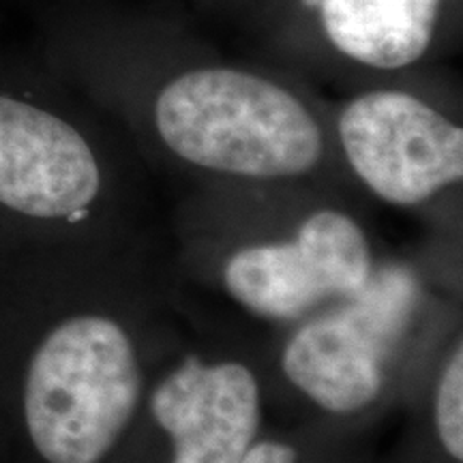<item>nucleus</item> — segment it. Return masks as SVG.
<instances>
[{
  "label": "nucleus",
  "instance_id": "obj_1",
  "mask_svg": "<svg viewBox=\"0 0 463 463\" xmlns=\"http://www.w3.org/2000/svg\"><path fill=\"white\" fill-rule=\"evenodd\" d=\"M37 56L108 116L144 165L187 189L316 184L364 200L314 84L269 61L225 56L178 17L61 0L43 17Z\"/></svg>",
  "mask_w": 463,
  "mask_h": 463
},
{
  "label": "nucleus",
  "instance_id": "obj_2",
  "mask_svg": "<svg viewBox=\"0 0 463 463\" xmlns=\"http://www.w3.org/2000/svg\"><path fill=\"white\" fill-rule=\"evenodd\" d=\"M187 326L164 236L0 253V453L116 463Z\"/></svg>",
  "mask_w": 463,
  "mask_h": 463
},
{
  "label": "nucleus",
  "instance_id": "obj_3",
  "mask_svg": "<svg viewBox=\"0 0 463 463\" xmlns=\"http://www.w3.org/2000/svg\"><path fill=\"white\" fill-rule=\"evenodd\" d=\"M364 208L316 184L187 189L165 239L183 309L266 341L350 298L386 256Z\"/></svg>",
  "mask_w": 463,
  "mask_h": 463
},
{
  "label": "nucleus",
  "instance_id": "obj_4",
  "mask_svg": "<svg viewBox=\"0 0 463 463\" xmlns=\"http://www.w3.org/2000/svg\"><path fill=\"white\" fill-rule=\"evenodd\" d=\"M461 326V236L386 253L350 298L264 341L270 412L372 433L403 410Z\"/></svg>",
  "mask_w": 463,
  "mask_h": 463
},
{
  "label": "nucleus",
  "instance_id": "obj_5",
  "mask_svg": "<svg viewBox=\"0 0 463 463\" xmlns=\"http://www.w3.org/2000/svg\"><path fill=\"white\" fill-rule=\"evenodd\" d=\"M146 170L108 116L42 58L0 52V253L161 236Z\"/></svg>",
  "mask_w": 463,
  "mask_h": 463
},
{
  "label": "nucleus",
  "instance_id": "obj_6",
  "mask_svg": "<svg viewBox=\"0 0 463 463\" xmlns=\"http://www.w3.org/2000/svg\"><path fill=\"white\" fill-rule=\"evenodd\" d=\"M328 106L337 157L364 200L461 236V89L447 67L356 86Z\"/></svg>",
  "mask_w": 463,
  "mask_h": 463
},
{
  "label": "nucleus",
  "instance_id": "obj_7",
  "mask_svg": "<svg viewBox=\"0 0 463 463\" xmlns=\"http://www.w3.org/2000/svg\"><path fill=\"white\" fill-rule=\"evenodd\" d=\"M269 414L264 341L189 317L116 463H241Z\"/></svg>",
  "mask_w": 463,
  "mask_h": 463
},
{
  "label": "nucleus",
  "instance_id": "obj_8",
  "mask_svg": "<svg viewBox=\"0 0 463 463\" xmlns=\"http://www.w3.org/2000/svg\"><path fill=\"white\" fill-rule=\"evenodd\" d=\"M266 61L350 90L444 65L463 34V0H251Z\"/></svg>",
  "mask_w": 463,
  "mask_h": 463
},
{
  "label": "nucleus",
  "instance_id": "obj_9",
  "mask_svg": "<svg viewBox=\"0 0 463 463\" xmlns=\"http://www.w3.org/2000/svg\"><path fill=\"white\" fill-rule=\"evenodd\" d=\"M403 410L408 425L386 463H463V328Z\"/></svg>",
  "mask_w": 463,
  "mask_h": 463
},
{
  "label": "nucleus",
  "instance_id": "obj_10",
  "mask_svg": "<svg viewBox=\"0 0 463 463\" xmlns=\"http://www.w3.org/2000/svg\"><path fill=\"white\" fill-rule=\"evenodd\" d=\"M367 438L311 422H269L241 463H372Z\"/></svg>",
  "mask_w": 463,
  "mask_h": 463
},
{
  "label": "nucleus",
  "instance_id": "obj_11",
  "mask_svg": "<svg viewBox=\"0 0 463 463\" xmlns=\"http://www.w3.org/2000/svg\"><path fill=\"white\" fill-rule=\"evenodd\" d=\"M195 7L208 11V14L223 17H242L245 20L251 0H191Z\"/></svg>",
  "mask_w": 463,
  "mask_h": 463
},
{
  "label": "nucleus",
  "instance_id": "obj_12",
  "mask_svg": "<svg viewBox=\"0 0 463 463\" xmlns=\"http://www.w3.org/2000/svg\"><path fill=\"white\" fill-rule=\"evenodd\" d=\"M0 3H3V0H0Z\"/></svg>",
  "mask_w": 463,
  "mask_h": 463
}]
</instances>
